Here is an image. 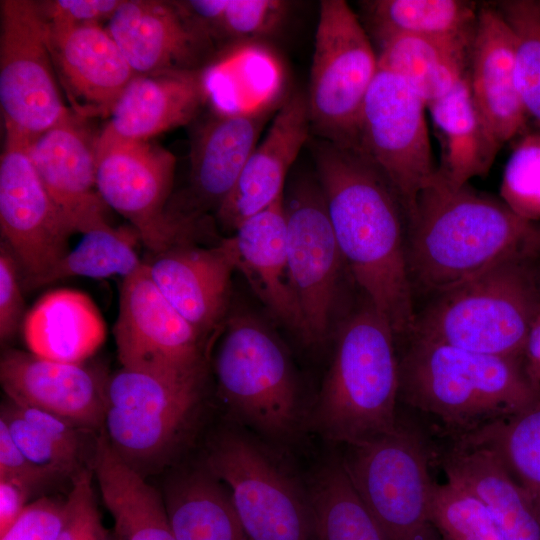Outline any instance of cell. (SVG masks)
Here are the masks:
<instances>
[{"instance_id": "50", "label": "cell", "mask_w": 540, "mask_h": 540, "mask_svg": "<svg viewBox=\"0 0 540 540\" xmlns=\"http://www.w3.org/2000/svg\"><path fill=\"white\" fill-rule=\"evenodd\" d=\"M113 540H118V539L116 538V536L114 535V533H113Z\"/></svg>"}, {"instance_id": "27", "label": "cell", "mask_w": 540, "mask_h": 540, "mask_svg": "<svg viewBox=\"0 0 540 540\" xmlns=\"http://www.w3.org/2000/svg\"><path fill=\"white\" fill-rule=\"evenodd\" d=\"M441 464L485 503L505 540H540V513L495 451L454 442Z\"/></svg>"}, {"instance_id": "29", "label": "cell", "mask_w": 540, "mask_h": 540, "mask_svg": "<svg viewBox=\"0 0 540 540\" xmlns=\"http://www.w3.org/2000/svg\"><path fill=\"white\" fill-rule=\"evenodd\" d=\"M92 471L118 540H177L163 496L119 457L102 430L95 441Z\"/></svg>"}, {"instance_id": "2", "label": "cell", "mask_w": 540, "mask_h": 540, "mask_svg": "<svg viewBox=\"0 0 540 540\" xmlns=\"http://www.w3.org/2000/svg\"><path fill=\"white\" fill-rule=\"evenodd\" d=\"M540 262V223L469 184L436 176L418 197L407 230L413 288L433 296L507 260Z\"/></svg>"}, {"instance_id": "32", "label": "cell", "mask_w": 540, "mask_h": 540, "mask_svg": "<svg viewBox=\"0 0 540 540\" xmlns=\"http://www.w3.org/2000/svg\"><path fill=\"white\" fill-rule=\"evenodd\" d=\"M163 498L177 540H248L227 488L205 466L173 478Z\"/></svg>"}, {"instance_id": "43", "label": "cell", "mask_w": 540, "mask_h": 540, "mask_svg": "<svg viewBox=\"0 0 540 540\" xmlns=\"http://www.w3.org/2000/svg\"><path fill=\"white\" fill-rule=\"evenodd\" d=\"M66 513V499L40 497L27 505L0 540H58Z\"/></svg>"}, {"instance_id": "44", "label": "cell", "mask_w": 540, "mask_h": 540, "mask_svg": "<svg viewBox=\"0 0 540 540\" xmlns=\"http://www.w3.org/2000/svg\"><path fill=\"white\" fill-rule=\"evenodd\" d=\"M17 260L7 244L0 247V338L6 341L18 330L24 302L17 272Z\"/></svg>"}, {"instance_id": "12", "label": "cell", "mask_w": 540, "mask_h": 540, "mask_svg": "<svg viewBox=\"0 0 540 540\" xmlns=\"http://www.w3.org/2000/svg\"><path fill=\"white\" fill-rule=\"evenodd\" d=\"M96 150V187L105 205L129 220L140 241L156 254L183 243L195 223L168 211L174 155L149 141L104 131Z\"/></svg>"}, {"instance_id": "5", "label": "cell", "mask_w": 540, "mask_h": 540, "mask_svg": "<svg viewBox=\"0 0 540 540\" xmlns=\"http://www.w3.org/2000/svg\"><path fill=\"white\" fill-rule=\"evenodd\" d=\"M540 262L507 260L435 296L413 334L479 353L521 357L540 308Z\"/></svg>"}, {"instance_id": "11", "label": "cell", "mask_w": 540, "mask_h": 540, "mask_svg": "<svg viewBox=\"0 0 540 540\" xmlns=\"http://www.w3.org/2000/svg\"><path fill=\"white\" fill-rule=\"evenodd\" d=\"M200 384L122 367L106 381L102 431L112 449L141 474L160 464L187 429Z\"/></svg>"}, {"instance_id": "17", "label": "cell", "mask_w": 540, "mask_h": 540, "mask_svg": "<svg viewBox=\"0 0 540 540\" xmlns=\"http://www.w3.org/2000/svg\"><path fill=\"white\" fill-rule=\"evenodd\" d=\"M107 30L137 74L202 70L215 44L179 1L122 0Z\"/></svg>"}, {"instance_id": "24", "label": "cell", "mask_w": 540, "mask_h": 540, "mask_svg": "<svg viewBox=\"0 0 540 540\" xmlns=\"http://www.w3.org/2000/svg\"><path fill=\"white\" fill-rule=\"evenodd\" d=\"M467 77L480 112L501 145L526 131L529 117L515 77V36L491 4L479 8Z\"/></svg>"}, {"instance_id": "30", "label": "cell", "mask_w": 540, "mask_h": 540, "mask_svg": "<svg viewBox=\"0 0 540 540\" xmlns=\"http://www.w3.org/2000/svg\"><path fill=\"white\" fill-rule=\"evenodd\" d=\"M24 339L37 356L83 363L103 344L105 323L92 299L83 292L57 289L43 295L27 314Z\"/></svg>"}, {"instance_id": "13", "label": "cell", "mask_w": 540, "mask_h": 540, "mask_svg": "<svg viewBox=\"0 0 540 540\" xmlns=\"http://www.w3.org/2000/svg\"><path fill=\"white\" fill-rule=\"evenodd\" d=\"M38 2L0 1V106L5 130L30 140L64 118V104Z\"/></svg>"}, {"instance_id": "37", "label": "cell", "mask_w": 540, "mask_h": 540, "mask_svg": "<svg viewBox=\"0 0 540 540\" xmlns=\"http://www.w3.org/2000/svg\"><path fill=\"white\" fill-rule=\"evenodd\" d=\"M83 235L49 272L26 287L37 288L70 277L103 279L119 275L124 279L144 264L136 251L140 239L134 229L106 223Z\"/></svg>"}, {"instance_id": "28", "label": "cell", "mask_w": 540, "mask_h": 540, "mask_svg": "<svg viewBox=\"0 0 540 540\" xmlns=\"http://www.w3.org/2000/svg\"><path fill=\"white\" fill-rule=\"evenodd\" d=\"M427 109L441 147L438 179L458 188L486 175L502 145L474 100L467 72L450 92Z\"/></svg>"}, {"instance_id": "23", "label": "cell", "mask_w": 540, "mask_h": 540, "mask_svg": "<svg viewBox=\"0 0 540 540\" xmlns=\"http://www.w3.org/2000/svg\"><path fill=\"white\" fill-rule=\"evenodd\" d=\"M177 244L146 263L169 303L202 337L222 318L236 270L228 238L211 248Z\"/></svg>"}, {"instance_id": "7", "label": "cell", "mask_w": 540, "mask_h": 540, "mask_svg": "<svg viewBox=\"0 0 540 540\" xmlns=\"http://www.w3.org/2000/svg\"><path fill=\"white\" fill-rule=\"evenodd\" d=\"M342 461L385 540H442L429 515L431 453L421 433H391L348 446Z\"/></svg>"}, {"instance_id": "9", "label": "cell", "mask_w": 540, "mask_h": 540, "mask_svg": "<svg viewBox=\"0 0 540 540\" xmlns=\"http://www.w3.org/2000/svg\"><path fill=\"white\" fill-rule=\"evenodd\" d=\"M204 466L227 488L248 540H314L309 493L251 437L220 434Z\"/></svg>"}, {"instance_id": "16", "label": "cell", "mask_w": 540, "mask_h": 540, "mask_svg": "<svg viewBox=\"0 0 540 540\" xmlns=\"http://www.w3.org/2000/svg\"><path fill=\"white\" fill-rule=\"evenodd\" d=\"M29 141L5 130L0 157L1 233L25 272V286L58 263L74 233L31 161Z\"/></svg>"}, {"instance_id": "33", "label": "cell", "mask_w": 540, "mask_h": 540, "mask_svg": "<svg viewBox=\"0 0 540 540\" xmlns=\"http://www.w3.org/2000/svg\"><path fill=\"white\" fill-rule=\"evenodd\" d=\"M0 421L27 459L53 481L72 480L87 468L82 464L87 431L69 421L9 398L1 405Z\"/></svg>"}, {"instance_id": "22", "label": "cell", "mask_w": 540, "mask_h": 540, "mask_svg": "<svg viewBox=\"0 0 540 540\" xmlns=\"http://www.w3.org/2000/svg\"><path fill=\"white\" fill-rule=\"evenodd\" d=\"M310 133L306 93L295 92L277 108L234 188L217 209L225 229L234 232L246 219L284 197L287 175Z\"/></svg>"}, {"instance_id": "6", "label": "cell", "mask_w": 540, "mask_h": 540, "mask_svg": "<svg viewBox=\"0 0 540 540\" xmlns=\"http://www.w3.org/2000/svg\"><path fill=\"white\" fill-rule=\"evenodd\" d=\"M218 391L231 414L275 440L294 436L302 421L291 358L264 323L248 314L230 319L215 358Z\"/></svg>"}, {"instance_id": "45", "label": "cell", "mask_w": 540, "mask_h": 540, "mask_svg": "<svg viewBox=\"0 0 540 540\" xmlns=\"http://www.w3.org/2000/svg\"><path fill=\"white\" fill-rule=\"evenodd\" d=\"M122 0H49L38 2L48 23L100 24L113 16Z\"/></svg>"}, {"instance_id": "18", "label": "cell", "mask_w": 540, "mask_h": 540, "mask_svg": "<svg viewBox=\"0 0 540 540\" xmlns=\"http://www.w3.org/2000/svg\"><path fill=\"white\" fill-rule=\"evenodd\" d=\"M273 112L274 105L269 103L216 113L203 121L191 140L187 197L170 210L196 222L206 210H217L234 188Z\"/></svg>"}, {"instance_id": "8", "label": "cell", "mask_w": 540, "mask_h": 540, "mask_svg": "<svg viewBox=\"0 0 540 540\" xmlns=\"http://www.w3.org/2000/svg\"><path fill=\"white\" fill-rule=\"evenodd\" d=\"M378 70L367 31L344 0H322L306 93L311 132L351 146Z\"/></svg>"}, {"instance_id": "15", "label": "cell", "mask_w": 540, "mask_h": 540, "mask_svg": "<svg viewBox=\"0 0 540 540\" xmlns=\"http://www.w3.org/2000/svg\"><path fill=\"white\" fill-rule=\"evenodd\" d=\"M288 273L308 344L325 340L342 258L318 180L299 178L284 194Z\"/></svg>"}, {"instance_id": "19", "label": "cell", "mask_w": 540, "mask_h": 540, "mask_svg": "<svg viewBox=\"0 0 540 540\" xmlns=\"http://www.w3.org/2000/svg\"><path fill=\"white\" fill-rule=\"evenodd\" d=\"M47 29L57 77L75 114L110 116L137 73L107 28L47 22Z\"/></svg>"}, {"instance_id": "31", "label": "cell", "mask_w": 540, "mask_h": 540, "mask_svg": "<svg viewBox=\"0 0 540 540\" xmlns=\"http://www.w3.org/2000/svg\"><path fill=\"white\" fill-rule=\"evenodd\" d=\"M473 37L397 36L380 44L378 66L405 80L428 106L466 74Z\"/></svg>"}, {"instance_id": "36", "label": "cell", "mask_w": 540, "mask_h": 540, "mask_svg": "<svg viewBox=\"0 0 540 540\" xmlns=\"http://www.w3.org/2000/svg\"><path fill=\"white\" fill-rule=\"evenodd\" d=\"M455 439L495 451L540 513V393L524 410Z\"/></svg>"}, {"instance_id": "35", "label": "cell", "mask_w": 540, "mask_h": 540, "mask_svg": "<svg viewBox=\"0 0 540 540\" xmlns=\"http://www.w3.org/2000/svg\"><path fill=\"white\" fill-rule=\"evenodd\" d=\"M314 540H385L359 498L342 459L323 464L309 490Z\"/></svg>"}, {"instance_id": "14", "label": "cell", "mask_w": 540, "mask_h": 540, "mask_svg": "<svg viewBox=\"0 0 540 540\" xmlns=\"http://www.w3.org/2000/svg\"><path fill=\"white\" fill-rule=\"evenodd\" d=\"M123 368L201 382V336L157 288L147 264L123 279L114 327Z\"/></svg>"}, {"instance_id": "42", "label": "cell", "mask_w": 540, "mask_h": 540, "mask_svg": "<svg viewBox=\"0 0 540 540\" xmlns=\"http://www.w3.org/2000/svg\"><path fill=\"white\" fill-rule=\"evenodd\" d=\"M93 476V471L86 468L71 480L66 518L58 540H113V532L105 528L101 519Z\"/></svg>"}, {"instance_id": "25", "label": "cell", "mask_w": 540, "mask_h": 540, "mask_svg": "<svg viewBox=\"0 0 540 540\" xmlns=\"http://www.w3.org/2000/svg\"><path fill=\"white\" fill-rule=\"evenodd\" d=\"M206 95L202 70L136 74L115 103L103 131L148 141L192 122Z\"/></svg>"}, {"instance_id": "3", "label": "cell", "mask_w": 540, "mask_h": 540, "mask_svg": "<svg viewBox=\"0 0 540 540\" xmlns=\"http://www.w3.org/2000/svg\"><path fill=\"white\" fill-rule=\"evenodd\" d=\"M539 393L517 356L412 336L399 358V398L438 419L455 438L524 410Z\"/></svg>"}, {"instance_id": "10", "label": "cell", "mask_w": 540, "mask_h": 540, "mask_svg": "<svg viewBox=\"0 0 540 540\" xmlns=\"http://www.w3.org/2000/svg\"><path fill=\"white\" fill-rule=\"evenodd\" d=\"M421 97L395 73L378 66L365 97L353 147L387 178L408 215L437 176Z\"/></svg>"}, {"instance_id": "46", "label": "cell", "mask_w": 540, "mask_h": 540, "mask_svg": "<svg viewBox=\"0 0 540 540\" xmlns=\"http://www.w3.org/2000/svg\"><path fill=\"white\" fill-rule=\"evenodd\" d=\"M0 477L22 480L35 490L53 482L21 452L2 421H0Z\"/></svg>"}, {"instance_id": "34", "label": "cell", "mask_w": 540, "mask_h": 540, "mask_svg": "<svg viewBox=\"0 0 540 540\" xmlns=\"http://www.w3.org/2000/svg\"><path fill=\"white\" fill-rule=\"evenodd\" d=\"M360 6L379 45L404 35L472 38L480 8L466 0H369Z\"/></svg>"}, {"instance_id": "26", "label": "cell", "mask_w": 540, "mask_h": 540, "mask_svg": "<svg viewBox=\"0 0 540 540\" xmlns=\"http://www.w3.org/2000/svg\"><path fill=\"white\" fill-rule=\"evenodd\" d=\"M228 239L236 270L271 313L301 337L302 320L288 273L284 197L246 219Z\"/></svg>"}, {"instance_id": "39", "label": "cell", "mask_w": 540, "mask_h": 540, "mask_svg": "<svg viewBox=\"0 0 540 540\" xmlns=\"http://www.w3.org/2000/svg\"><path fill=\"white\" fill-rule=\"evenodd\" d=\"M515 36V77L523 106L540 128V0H504L491 4Z\"/></svg>"}, {"instance_id": "38", "label": "cell", "mask_w": 540, "mask_h": 540, "mask_svg": "<svg viewBox=\"0 0 540 540\" xmlns=\"http://www.w3.org/2000/svg\"><path fill=\"white\" fill-rule=\"evenodd\" d=\"M430 519L442 540H505L485 503L459 481H433Z\"/></svg>"}, {"instance_id": "49", "label": "cell", "mask_w": 540, "mask_h": 540, "mask_svg": "<svg viewBox=\"0 0 540 540\" xmlns=\"http://www.w3.org/2000/svg\"><path fill=\"white\" fill-rule=\"evenodd\" d=\"M538 276H539V283H540V264H539V267H538Z\"/></svg>"}, {"instance_id": "47", "label": "cell", "mask_w": 540, "mask_h": 540, "mask_svg": "<svg viewBox=\"0 0 540 540\" xmlns=\"http://www.w3.org/2000/svg\"><path fill=\"white\" fill-rule=\"evenodd\" d=\"M35 489L28 483L11 477H0V535L22 514Z\"/></svg>"}, {"instance_id": "1", "label": "cell", "mask_w": 540, "mask_h": 540, "mask_svg": "<svg viewBox=\"0 0 540 540\" xmlns=\"http://www.w3.org/2000/svg\"><path fill=\"white\" fill-rule=\"evenodd\" d=\"M312 140L316 177L344 263L395 336L410 337L417 314L407 263L405 207L360 151Z\"/></svg>"}, {"instance_id": "48", "label": "cell", "mask_w": 540, "mask_h": 540, "mask_svg": "<svg viewBox=\"0 0 540 540\" xmlns=\"http://www.w3.org/2000/svg\"><path fill=\"white\" fill-rule=\"evenodd\" d=\"M521 359L528 380L540 392V308L526 337Z\"/></svg>"}, {"instance_id": "21", "label": "cell", "mask_w": 540, "mask_h": 540, "mask_svg": "<svg viewBox=\"0 0 540 540\" xmlns=\"http://www.w3.org/2000/svg\"><path fill=\"white\" fill-rule=\"evenodd\" d=\"M96 143L69 112L28 145L42 183L74 233L109 223L96 187Z\"/></svg>"}, {"instance_id": "4", "label": "cell", "mask_w": 540, "mask_h": 540, "mask_svg": "<svg viewBox=\"0 0 540 540\" xmlns=\"http://www.w3.org/2000/svg\"><path fill=\"white\" fill-rule=\"evenodd\" d=\"M395 334L367 300L339 328L313 413L325 439L361 444L398 427L399 358Z\"/></svg>"}, {"instance_id": "40", "label": "cell", "mask_w": 540, "mask_h": 540, "mask_svg": "<svg viewBox=\"0 0 540 540\" xmlns=\"http://www.w3.org/2000/svg\"><path fill=\"white\" fill-rule=\"evenodd\" d=\"M500 195L519 216L540 220V128L520 135L505 165Z\"/></svg>"}, {"instance_id": "20", "label": "cell", "mask_w": 540, "mask_h": 540, "mask_svg": "<svg viewBox=\"0 0 540 540\" xmlns=\"http://www.w3.org/2000/svg\"><path fill=\"white\" fill-rule=\"evenodd\" d=\"M7 398L57 415L87 432L102 430L106 381L83 363L46 359L8 350L0 361Z\"/></svg>"}, {"instance_id": "41", "label": "cell", "mask_w": 540, "mask_h": 540, "mask_svg": "<svg viewBox=\"0 0 540 540\" xmlns=\"http://www.w3.org/2000/svg\"><path fill=\"white\" fill-rule=\"evenodd\" d=\"M290 4L282 0H228L216 39L245 40L274 32Z\"/></svg>"}]
</instances>
